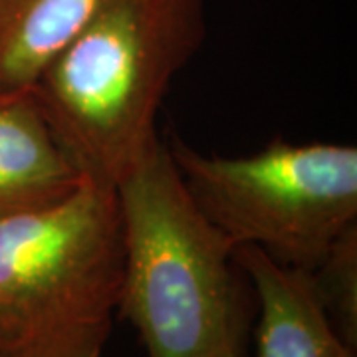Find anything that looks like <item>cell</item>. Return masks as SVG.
Masks as SVG:
<instances>
[{
    "label": "cell",
    "instance_id": "obj_4",
    "mask_svg": "<svg viewBox=\"0 0 357 357\" xmlns=\"http://www.w3.org/2000/svg\"><path fill=\"white\" fill-rule=\"evenodd\" d=\"M167 149L204 217L230 244L314 270L357 222V147L276 139L243 157L204 155L171 135Z\"/></svg>",
    "mask_w": 357,
    "mask_h": 357
},
{
    "label": "cell",
    "instance_id": "obj_1",
    "mask_svg": "<svg viewBox=\"0 0 357 357\" xmlns=\"http://www.w3.org/2000/svg\"><path fill=\"white\" fill-rule=\"evenodd\" d=\"M123 280L117 318L147 357H248L256 294L159 141L117 187Z\"/></svg>",
    "mask_w": 357,
    "mask_h": 357
},
{
    "label": "cell",
    "instance_id": "obj_6",
    "mask_svg": "<svg viewBox=\"0 0 357 357\" xmlns=\"http://www.w3.org/2000/svg\"><path fill=\"white\" fill-rule=\"evenodd\" d=\"M84 181L52 133L34 89L0 91V217L60 201Z\"/></svg>",
    "mask_w": 357,
    "mask_h": 357
},
{
    "label": "cell",
    "instance_id": "obj_7",
    "mask_svg": "<svg viewBox=\"0 0 357 357\" xmlns=\"http://www.w3.org/2000/svg\"><path fill=\"white\" fill-rule=\"evenodd\" d=\"M102 0H0V91L32 88Z\"/></svg>",
    "mask_w": 357,
    "mask_h": 357
},
{
    "label": "cell",
    "instance_id": "obj_2",
    "mask_svg": "<svg viewBox=\"0 0 357 357\" xmlns=\"http://www.w3.org/2000/svg\"><path fill=\"white\" fill-rule=\"evenodd\" d=\"M204 38V0L100 2L32 86L84 177L117 187L153 151L167 91Z\"/></svg>",
    "mask_w": 357,
    "mask_h": 357
},
{
    "label": "cell",
    "instance_id": "obj_3",
    "mask_svg": "<svg viewBox=\"0 0 357 357\" xmlns=\"http://www.w3.org/2000/svg\"><path fill=\"white\" fill-rule=\"evenodd\" d=\"M121 280L115 187L0 217V357H103Z\"/></svg>",
    "mask_w": 357,
    "mask_h": 357
},
{
    "label": "cell",
    "instance_id": "obj_5",
    "mask_svg": "<svg viewBox=\"0 0 357 357\" xmlns=\"http://www.w3.org/2000/svg\"><path fill=\"white\" fill-rule=\"evenodd\" d=\"M256 294V357H357L326 316L307 270L274 262L260 248H234Z\"/></svg>",
    "mask_w": 357,
    "mask_h": 357
},
{
    "label": "cell",
    "instance_id": "obj_8",
    "mask_svg": "<svg viewBox=\"0 0 357 357\" xmlns=\"http://www.w3.org/2000/svg\"><path fill=\"white\" fill-rule=\"evenodd\" d=\"M310 276L333 330L357 349V222L335 236Z\"/></svg>",
    "mask_w": 357,
    "mask_h": 357
}]
</instances>
